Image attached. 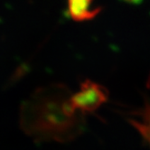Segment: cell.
Returning <instances> with one entry per match:
<instances>
[{
    "label": "cell",
    "mask_w": 150,
    "mask_h": 150,
    "mask_svg": "<svg viewBox=\"0 0 150 150\" xmlns=\"http://www.w3.org/2000/svg\"><path fill=\"white\" fill-rule=\"evenodd\" d=\"M108 100V92L101 85L91 81H85L81 84L78 92L71 95L70 105L76 112L91 113L99 109Z\"/></svg>",
    "instance_id": "cell-1"
},
{
    "label": "cell",
    "mask_w": 150,
    "mask_h": 150,
    "mask_svg": "<svg viewBox=\"0 0 150 150\" xmlns=\"http://www.w3.org/2000/svg\"><path fill=\"white\" fill-rule=\"evenodd\" d=\"M100 12V7L93 6V0H68L69 16L75 21L92 19Z\"/></svg>",
    "instance_id": "cell-2"
}]
</instances>
